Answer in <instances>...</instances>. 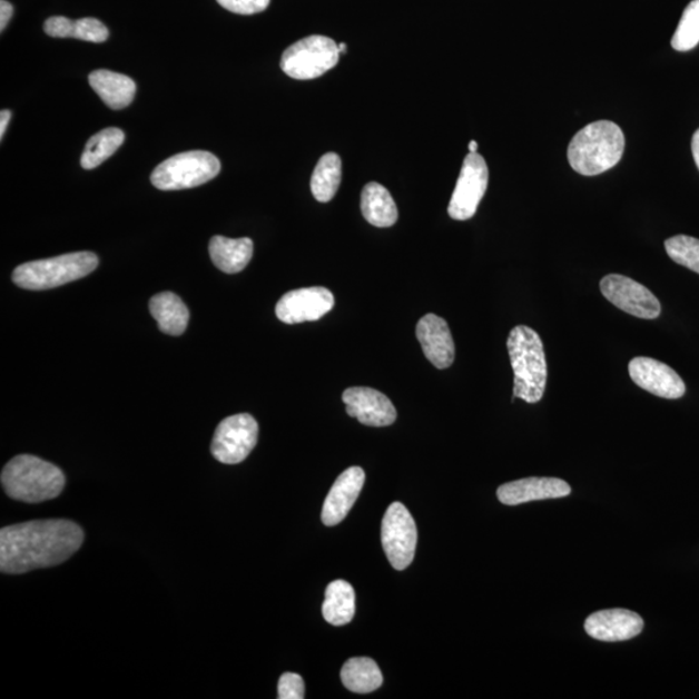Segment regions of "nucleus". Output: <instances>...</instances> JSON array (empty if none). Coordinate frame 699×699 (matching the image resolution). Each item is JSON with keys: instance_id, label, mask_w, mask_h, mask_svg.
Masks as SVG:
<instances>
[{"instance_id": "nucleus-2", "label": "nucleus", "mask_w": 699, "mask_h": 699, "mask_svg": "<svg viewBox=\"0 0 699 699\" xmlns=\"http://www.w3.org/2000/svg\"><path fill=\"white\" fill-rule=\"evenodd\" d=\"M624 134L614 122L598 121L583 127L568 148V158L577 173L594 177L613 169L624 152Z\"/></svg>"}, {"instance_id": "nucleus-1", "label": "nucleus", "mask_w": 699, "mask_h": 699, "mask_svg": "<svg viewBox=\"0 0 699 699\" xmlns=\"http://www.w3.org/2000/svg\"><path fill=\"white\" fill-rule=\"evenodd\" d=\"M85 534L68 520H43L12 524L0 530V570L26 574L58 567L82 547Z\"/></svg>"}, {"instance_id": "nucleus-27", "label": "nucleus", "mask_w": 699, "mask_h": 699, "mask_svg": "<svg viewBox=\"0 0 699 699\" xmlns=\"http://www.w3.org/2000/svg\"><path fill=\"white\" fill-rule=\"evenodd\" d=\"M341 183V158L336 154L324 155L312 177V193L317 201L328 203L335 197Z\"/></svg>"}, {"instance_id": "nucleus-29", "label": "nucleus", "mask_w": 699, "mask_h": 699, "mask_svg": "<svg viewBox=\"0 0 699 699\" xmlns=\"http://www.w3.org/2000/svg\"><path fill=\"white\" fill-rule=\"evenodd\" d=\"M664 248L669 257L678 265L685 266L699 274V240L698 238L678 235L666 240Z\"/></svg>"}, {"instance_id": "nucleus-9", "label": "nucleus", "mask_w": 699, "mask_h": 699, "mask_svg": "<svg viewBox=\"0 0 699 699\" xmlns=\"http://www.w3.org/2000/svg\"><path fill=\"white\" fill-rule=\"evenodd\" d=\"M258 423L248 413H238L221 421L211 442V454L218 462L240 464L256 447Z\"/></svg>"}, {"instance_id": "nucleus-33", "label": "nucleus", "mask_w": 699, "mask_h": 699, "mask_svg": "<svg viewBox=\"0 0 699 699\" xmlns=\"http://www.w3.org/2000/svg\"><path fill=\"white\" fill-rule=\"evenodd\" d=\"M11 116L12 114L7 109L2 110V114H0V138L2 139L4 137L7 126L10 124Z\"/></svg>"}, {"instance_id": "nucleus-30", "label": "nucleus", "mask_w": 699, "mask_h": 699, "mask_svg": "<svg viewBox=\"0 0 699 699\" xmlns=\"http://www.w3.org/2000/svg\"><path fill=\"white\" fill-rule=\"evenodd\" d=\"M277 698L302 699L305 698V681L298 673H284L277 686Z\"/></svg>"}, {"instance_id": "nucleus-31", "label": "nucleus", "mask_w": 699, "mask_h": 699, "mask_svg": "<svg viewBox=\"0 0 699 699\" xmlns=\"http://www.w3.org/2000/svg\"><path fill=\"white\" fill-rule=\"evenodd\" d=\"M225 10L237 14H256L267 10L269 0H217Z\"/></svg>"}, {"instance_id": "nucleus-35", "label": "nucleus", "mask_w": 699, "mask_h": 699, "mask_svg": "<svg viewBox=\"0 0 699 699\" xmlns=\"http://www.w3.org/2000/svg\"><path fill=\"white\" fill-rule=\"evenodd\" d=\"M476 149H479V145H476L475 140L469 142V150H471V154H476Z\"/></svg>"}, {"instance_id": "nucleus-23", "label": "nucleus", "mask_w": 699, "mask_h": 699, "mask_svg": "<svg viewBox=\"0 0 699 699\" xmlns=\"http://www.w3.org/2000/svg\"><path fill=\"white\" fill-rule=\"evenodd\" d=\"M45 31L52 38H76L92 43H102L109 38L105 23L92 18L71 21L63 16H53L45 22Z\"/></svg>"}, {"instance_id": "nucleus-25", "label": "nucleus", "mask_w": 699, "mask_h": 699, "mask_svg": "<svg viewBox=\"0 0 699 699\" xmlns=\"http://www.w3.org/2000/svg\"><path fill=\"white\" fill-rule=\"evenodd\" d=\"M355 616V591L346 581H335L325 591L323 617L333 626H345Z\"/></svg>"}, {"instance_id": "nucleus-16", "label": "nucleus", "mask_w": 699, "mask_h": 699, "mask_svg": "<svg viewBox=\"0 0 699 699\" xmlns=\"http://www.w3.org/2000/svg\"><path fill=\"white\" fill-rule=\"evenodd\" d=\"M419 343L435 368L446 370L455 361V344L446 321L434 314L421 317L416 327Z\"/></svg>"}, {"instance_id": "nucleus-12", "label": "nucleus", "mask_w": 699, "mask_h": 699, "mask_svg": "<svg viewBox=\"0 0 699 699\" xmlns=\"http://www.w3.org/2000/svg\"><path fill=\"white\" fill-rule=\"evenodd\" d=\"M335 306V297L327 288L313 287L292 291L276 305L277 319L285 324L319 321Z\"/></svg>"}, {"instance_id": "nucleus-3", "label": "nucleus", "mask_w": 699, "mask_h": 699, "mask_svg": "<svg viewBox=\"0 0 699 699\" xmlns=\"http://www.w3.org/2000/svg\"><path fill=\"white\" fill-rule=\"evenodd\" d=\"M6 494L19 502L36 504L52 500L66 488L61 469L31 455H19L2 472Z\"/></svg>"}, {"instance_id": "nucleus-20", "label": "nucleus", "mask_w": 699, "mask_h": 699, "mask_svg": "<svg viewBox=\"0 0 699 699\" xmlns=\"http://www.w3.org/2000/svg\"><path fill=\"white\" fill-rule=\"evenodd\" d=\"M252 238H227L214 236L209 244L213 264L226 274L242 273L253 257Z\"/></svg>"}, {"instance_id": "nucleus-7", "label": "nucleus", "mask_w": 699, "mask_h": 699, "mask_svg": "<svg viewBox=\"0 0 699 699\" xmlns=\"http://www.w3.org/2000/svg\"><path fill=\"white\" fill-rule=\"evenodd\" d=\"M339 61L338 46L324 36H309L284 51L280 67L285 75L299 81L327 73Z\"/></svg>"}, {"instance_id": "nucleus-22", "label": "nucleus", "mask_w": 699, "mask_h": 699, "mask_svg": "<svg viewBox=\"0 0 699 699\" xmlns=\"http://www.w3.org/2000/svg\"><path fill=\"white\" fill-rule=\"evenodd\" d=\"M362 213L365 220L375 227H392L398 220V208L393 196L375 181L368 183L363 188Z\"/></svg>"}, {"instance_id": "nucleus-10", "label": "nucleus", "mask_w": 699, "mask_h": 699, "mask_svg": "<svg viewBox=\"0 0 699 699\" xmlns=\"http://www.w3.org/2000/svg\"><path fill=\"white\" fill-rule=\"evenodd\" d=\"M488 186L489 168L486 161L479 154H469L451 197L450 217L455 220L473 218L484 194H486Z\"/></svg>"}, {"instance_id": "nucleus-18", "label": "nucleus", "mask_w": 699, "mask_h": 699, "mask_svg": "<svg viewBox=\"0 0 699 699\" xmlns=\"http://www.w3.org/2000/svg\"><path fill=\"white\" fill-rule=\"evenodd\" d=\"M571 494L570 484L559 479H524L502 484L498 498L505 505H520L538 500L560 499Z\"/></svg>"}, {"instance_id": "nucleus-4", "label": "nucleus", "mask_w": 699, "mask_h": 699, "mask_svg": "<svg viewBox=\"0 0 699 699\" xmlns=\"http://www.w3.org/2000/svg\"><path fill=\"white\" fill-rule=\"evenodd\" d=\"M506 346L514 373V398L538 403L543 398L548 377L542 339L534 329L519 325L512 329Z\"/></svg>"}, {"instance_id": "nucleus-13", "label": "nucleus", "mask_w": 699, "mask_h": 699, "mask_svg": "<svg viewBox=\"0 0 699 699\" xmlns=\"http://www.w3.org/2000/svg\"><path fill=\"white\" fill-rule=\"evenodd\" d=\"M629 372L634 384L661 398L679 400L686 394L685 381L678 373L669 365L651 357H633L629 364Z\"/></svg>"}, {"instance_id": "nucleus-8", "label": "nucleus", "mask_w": 699, "mask_h": 699, "mask_svg": "<svg viewBox=\"0 0 699 699\" xmlns=\"http://www.w3.org/2000/svg\"><path fill=\"white\" fill-rule=\"evenodd\" d=\"M381 542L395 570H404L411 565L416 552L417 528L402 503H393L387 508L381 524Z\"/></svg>"}, {"instance_id": "nucleus-5", "label": "nucleus", "mask_w": 699, "mask_h": 699, "mask_svg": "<svg viewBox=\"0 0 699 699\" xmlns=\"http://www.w3.org/2000/svg\"><path fill=\"white\" fill-rule=\"evenodd\" d=\"M98 265L99 258L91 252L62 254L59 257L28 262L16 267L12 280L22 289H52L82 279L95 272Z\"/></svg>"}, {"instance_id": "nucleus-19", "label": "nucleus", "mask_w": 699, "mask_h": 699, "mask_svg": "<svg viewBox=\"0 0 699 699\" xmlns=\"http://www.w3.org/2000/svg\"><path fill=\"white\" fill-rule=\"evenodd\" d=\"M89 82L100 99L115 110L129 107L137 93V83L130 77L106 69L92 71Z\"/></svg>"}, {"instance_id": "nucleus-14", "label": "nucleus", "mask_w": 699, "mask_h": 699, "mask_svg": "<svg viewBox=\"0 0 699 699\" xmlns=\"http://www.w3.org/2000/svg\"><path fill=\"white\" fill-rule=\"evenodd\" d=\"M346 412L363 425L388 426L396 420L394 404L383 393L371 387H350L343 394Z\"/></svg>"}, {"instance_id": "nucleus-11", "label": "nucleus", "mask_w": 699, "mask_h": 699, "mask_svg": "<svg viewBox=\"0 0 699 699\" xmlns=\"http://www.w3.org/2000/svg\"><path fill=\"white\" fill-rule=\"evenodd\" d=\"M600 288L603 297L627 314L647 321L661 315V304L654 294L630 277L608 275L601 280Z\"/></svg>"}, {"instance_id": "nucleus-24", "label": "nucleus", "mask_w": 699, "mask_h": 699, "mask_svg": "<svg viewBox=\"0 0 699 699\" xmlns=\"http://www.w3.org/2000/svg\"><path fill=\"white\" fill-rule=\"evenodd\" d=\"M341 680L350 692L367 695L383 686V673L371 658H352L341 671Z\"/></svg>"}, {"instance_id": "nucleus-26", "label": "nucleus", "mask_w": 699, "mask_h": 699, "mask_svg": "<svg viewBox=\"0 0 699 699\" xmlns=\"http://www.w3.org/2000/svg\"><path fill=\"white\" fill-rule=\"evenodd\" d=\"M125 132L117 127L101 130L87 141L81 156V166L85 170H92L107 161L124 145Z\"/></svg>"}, {"instance_id": "nucleus-28", "label": "nucleus", "mask_w": 699, "mask_h": 699, "mask_svg": "<svg viewBox=\"0 0 699 699\" xmlns=\"http://www.w3.org/2000/svg\"><path fill=\"white\" fill-rule=\"evenodd\" d=\"M699 43V0H693L682 12L677 31L672 37L673 50L687 52Z\"/></svg>"}, {"instance_id": "nucleus-32", "label": "nucleus", "mask_w": 699, "mask_h": 699, "mask_svg": "<svg viewBox=\"0 0 699 699\" xmlns=\"http://www.w3.org/2000/svg\"><path fill=\"white\" fill-rule=\"evenodd\" d=\"M13 7L7 0H2L0 2V30L4 31L8 26V22L12 19Z\"/></svg>"}, {"instance_id": "nucleus-21", "label": "nucleus", "mask_w": 699, "mask_h": 699, "mask_svg": "<svg viewBox=\"0 0 699 699\" xmlns=\"http://www.w3.org/2000/svg\"><path fill=\"white\" fill-rule=\"evenodd\" d=\"M149 312L155 317L158 328L166 335L180 336L186 332L189 312L177 294L171 292L156 294L149 302Z\"/></svg>"}, {"instance_id": "nucleus-34", "label": "nucleus", "mask_w": 699, "mask_h": 699, "mask_svg": "<svg viewBox=\"0 0 699 699\" xmlns=\"http://www.w3.org/2000/svg\"><path fill=\"white\" fill-rule=\"evenodd\" d=\"M692 152H693V157H695V161H696L697 168L699 170V129L693 135Z\"/></svg>"}, {"instance_id": "nucleus-6", "label": "nucleus", "mask_w": 699, "mask_h": 699, "mask_svg": "<svg viewBox=\"0 0 699 699\" xmlns=\"http://www.w3.org/2000/svg\"><path fill=\"white\" fill-rule=\"evenodd\" d=\"M219 171L220 163L216 156L206 150H189L158 165L150 181L161 190L188 189L205 185Z\"/></svg>"}, {"instance_id": "nucleus-36", "label": "nucleus", "mask_w": 699, "mask_h": 699, "mask_svg": "<svg viewBox=\"0 0 699 699\" xmlns=\"http://www.w3.org/2000/svg\"><path fill=\"white\" fill-rule=\"evenodd\" d=\"M338 51H339V53L346 52V45L345 43H339L338 45Z\"/></svg>"}, {"instance_id": "nucleus-15", "label": "nucleus", "mask_w": 699, "mask_h": 699, "mask_svg": "<svg viewBox=\"0 0 699 699\" xmlns=\"http://www.w3.org/2000/svg\"><path fill=\"white\" fill-rule=\"evenodd\" d=\"M584 630L594 640L626 641L639 637L643 630V621L631 610H601L587 618Z\"/></svg>"}, {"instance_id": "nucleus-17", "label": "nucleus", "mask_w": 699, "mask_h": 699, "mask_svg": "<svg viewBox=\"0 0 699 699\" xmlns=\"http://www.w3.org/2000/svg\"><path fill=\"white\" fill-rule=\"evenodd\" d=\"M365 474L362 467H348L333 484L325 499L322 520L325 526H336L346 519L364 486Z\"/></svg>"}]
</instances>
